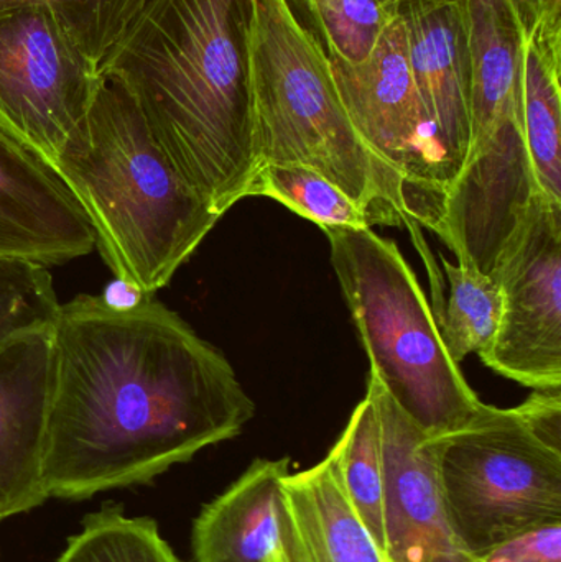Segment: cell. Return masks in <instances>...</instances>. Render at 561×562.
Segmentation results:
<instances>
[{"instance_id": "cell-16", "label": "cell", "mask_w": 561, "mask_h": 562, "mask_svg": "<svg viewBox=\"0 0 561 562\" xmlns=\"http://www.w3.org/2000/svg\"><path fill=\"white\" fill-rule=\"evenodd\" d=\"M326 458L332 462L339 485L359 520L388 560L381 431L374 402L368 393L351 413L345 431Z\"/></svg>"}, {"instance_id": "cell-5", "label": "cell", "mask_w": 561, "mask_h": 562, "mask_svg": "<svg viewBox=\"0 0 561 562\" xmlns=\"http://www.w3.org/2000/svg\"><path fill=\"white\" fill-rule=\"evenodd\" d=\"M332 266L371 362L399 408L428 436L473 423L486 403L448 356L414 270L394 240L366 229H323Z\"/></svg>"}, {"instance_id": "cell-7", "label": "cell", "mask_w": 561, "mask_h": 562, "mask_svg": "<svg viewBox=\"0 0 561 562\" xmlns=\"http://www.w3.org/2000/svg\"><path fill=\"white\" fill-rule=\"evenodd\" d=\"M101 76L48 7L0 12V122L49 164L85 121Z\"/></svg>"}, {"instance_id": "cell-9", "label": "cell", "mask_w": 561, "mask_h": 562, "mask_svg": "<svg viewBox=\"0 0 561 562\" xmlns=\"http://www.w3.org/2000/svg\"><path fill=\"white\" fill-rule=\"evenodd\" d=\"M381 431L388 562H478L458 543L428 438L369 372Z\"/></svg>"}, {"instance_id": "cell-25", "label": "cell", "mask_w": 561, "mask_h": 562, "mask_svg": "<svg viewBox=\"0 0 561 562\" xmlns=\"http://www.w3.org/2000/svg\"><path fill=\"white\" fill-rule=\"evenodd\" d=\"M513 3L526 35L543 20L561 19V0H513Z\"/></svg>"}, {"instance_id": "cell-22", "label": "cell", "mask_w": 561, "mask_h": 562, "mask_svg": "<svg viewBox=\"0 0 561 562\" xmlns=\"http://www.w3.org/2000/svg\"><path fill=\"white\" fill-rule=\"evenodd\" d=\"M402 0H303L329 59L359 63L399 16Z\"/></svg>"}, {"instance_id": "cell-14", "label": "cell", "mask_w": 561, "mask_h": 562, "mask_svg": "<svg viewBox=\"0 0 561 562\" xmlns=\"http://www.w3.org/2000/svg\"><path fill=\"white\" fill-rule=\"evenodd\" d=\"M290 458L256 459L223 494L204 505L191 530L194 562H269L276 548L277 501Z\"/></svg>"}, {"instance_id": "cell-10", "label": "cell", "mask_w": 561, "mask_h": 562, "mask_svg": "<svg viewBox=\"0 0 561 562\" xmlns=\"http://www.w3.org/2000/svg\"><path fill=\"white\" fill-rule=\"evenodd\" d=\"M94 247V231L55 167L0 122V257L49 267Z\"/></svg>"}, {"instance_id": "cell-1", "label": "cell", "mask_w": 561, "mask_h": 562, "mask_svg": "<svg viewBox=\"0 0 561 562\" xmlns=\"http://www.w3.org/2000/svg\"><path fill=\"white\" fill-rule=\"evenodd\" d=\"M49 339L48 498L148 484L256 415L223 352L154 296L114 310L79 294L59 307Z\"/></svg>"}, {"instance_id": "cell-24", "label": "cell", "mask_w": 561, "mask_h": 562, "mask_svg": "<svg viewBox=\"0 0 561 562\" xmlns=\"http://www.w3.org/2000/svg\"><path fill=\"white\" fill-rule=\"evenodd\" d=\"M534 432L553 448L561 449V392H536L517 406Z\"/></svg>"}, {"instance_id": "cell-20", "label": "cell", "mask_w": 561, "mask_h": 562, "mask_svg": "<svg viewBox=\"0 0 561 562\" xmlns=\"http://www.w3.org/2000/svg\"><path fill=\"white\" fill-rule=\"evenodd\" d=\"M59 307L48 267L0 257V352L16 340L49 333Z\"/></svg>"}, {"instance_id": "cell-13", "label": "cell", "mask_w": 561, "mask_h": 562, "mask_svg": "<svg viewBox=\"0 0 561 562\" xmlns=\"http://www.w3.org/2000/svg\"><path fill=\"white\" fill-rule=\"evenodd\" d=\"M269 562H388L346 498L328 458L283 479Z\"/></svg>"}, {"instance_id": "cell-19", "label": "cell", "mask_w": 561, "mask_h": 562, "mask_svg": "<svg viewBox=\"0 0 561 562\" xmlns=\"http://www.w3.org/2000/svg\"><path fill=\"white\" fill-rule=\"evenodd\" d=\"M56 562H181L161 538L157 521L131 518L121 507L88 515Z\"/></svg>"}, {"instance_id": "cell-23", "label": "cell", "mask_w": 561, "mask_h": 562, "mask_svg": "<svg viewBox=\"0 0 561 562\" xmlns=\"http://www.w3.org/2000/svg\"><path fill=\"white\" fill-rule=\"evenodd\" d=\"M478 562H561V521L529 531Z\"/></svg>"}, {"instance_id": "cell-26", "label": "cell", "mask_w": 561, "mask_h": 562, "mask_svg": "<svg viewBox=\"0 0 561 562\" xmlns=\"http://www.w3.org/2000/svg\"><path fill=\"white\" fill-rule=\"evenodd\" d=\"M101 297L105 304L114 307V310H131V307L137 306L138 303H142L148 296H145L137 288L115 279L111 286L105 288L104 294H101Z\"/></svg>"}, {"instance_id": "cell-21", "label": "cell", "mask_w": 561, "mask_h": 562, "mask_svg": "<svg viewBox=\"0 0 561 562\" xmlns=\"http://www.w3.org/2000/svg\"><path fill=\"white\" fill-rule=\"evenodd\" d=\"M147 0H0L2 10L48 7L101 75Z\"/></svg>"}, {"instance_id": "cell-2", "label": "cell", "mask_w": 561, "mask_h": 562, "mask_svg": "<svg viewBox=\"0 0 561 562\" xmlns=\"http://www.w3.org/2000/svg\"><path fill=\"white\" fill-rule=\"evenodd\" d=\"M250 0H147L105 72L121 79L161 154L223 217L249 198Z\"/></svg>"}, {"instance_id": "cell-3", "label": "cell", "mask_w": 561, "mask_h": 562, "mask_svg": "<svg viewBox=\"0 0 561 562\" xmlns=\"http://www.w3.org/2000/svg\"><path fill=\"white\" fill-rule=\"evenodd\" d=\"M53 167L115 279L154 296L221 220L155 144L121 79L104 72Z\"/></svg>"}, {"instance_id": "cell-12", "label": "cell", "mask_w": 561, "mask_h": 562, "mask_svg": "<svg viewBox=\"0 0 561 562\" xmlns=\"http://www.w3.org/2000/svg\"><path fill=\"white\" fill-rule=\"evenodd\" d=\"M49 334H33L0 352V521L48 501L42 461L52 372Z\"/></svg>"}, {"instance_id": "cell-11", "label": "cell", "mask_w": 561, "mask_h": 562, "mask_svg": "<svg viewBox=\"0 0 561 562\" xmlns=\"http://www.w3.org/2000/svg\"><path fill=\"white\" fill-rule=\"evenodd\" d=\"M408 59L444 158L447 187L470 147L471 53L467 0H402ZM447 191V190H445Z\"/></svg>"}, {"instance_id": "cell-15", "label": "cell", "mask_w": 561, "mask_h": 562, "mask_svg": "<svg viewBox=\"0 0 561 562\" xmlns=\"http://www.w3.org/2000/svg\"><path fill=\"white\" fill-rule=\"evenodd\" d=\"M561 19L540 22L524 42L523 125L540 194L561 206Z\"/></svg>"}, {"instance_id": "cell-4", "label": "cell", "mask_w": 561, "mask_h": 562, "mask_svg": "<svg viewBox=\"0 0 561 562\" xmlns=\"http://www.w3.org/2000/svg\"><path fill=\"white\" fill-rule=\"evenodd\" d=\"M247 71L259 167L308 168L375 223L417 226L404 181L356 131L328 53L299 22L289 0H250Z\"/></svg>"}, {"instance_id": "cell-18", "label": "cell", "mask_w": 561, "mask_h": 562, "mask_svg": "<svg viewBox=\"0 0 561 562\" xmlns=\"http://www.w3.org/2000/svg\"><path fill=\"white\" fill-rule=\"evenodd\" d=\"M249 196H267L315 223L319 229H366L375 220L322 175L295 165H262Z\"/></svg>"}, {"instance_id": "cell-17", "label": "cell", "mask_w": 561, "mask_h": 562, "mask_svg": "<svg viewBox=\"0 0 561 562\" xmlns=\"http://www.w3.org/2000/svg\"><path fill=\"white\" fill-rule=\"evenodd\" d=\"M444 269L450 296L435 319L448 356L461 363L471 353L483 356L493 346L503 313V293L500 281L470 267L444 259Z\"/></svg>"}, {"instance_id": "cell-8", "label": "cell", "mask_w": 561, "mask_h": 562, "mask_svg": "<svg viewBox=\"0 0 561 562\" xmlns=\"http://www.w3.org/2000/svg\"><path fill=\"white\" fill-rule=\"evenodd\" d=\"M503 313L480 356L504 379L561 390V206L540 194L497 269Z\"/></svg>"}, {"instance_id": "cell-6", "label": "cell", "mask_w": 561, "mask_h": 562, "mask_svg": "<svg viewBox=\"0 0 561 562\" xmlns=\"http://www.w3.org/2000/svg\"><path fill=\"white\" fill-rule=\"evenodd\" d=\"M455 537L473 560L561 521V449L519 408L487 406L470 425L431 438Z\"/></svg>"}]
</instances>
